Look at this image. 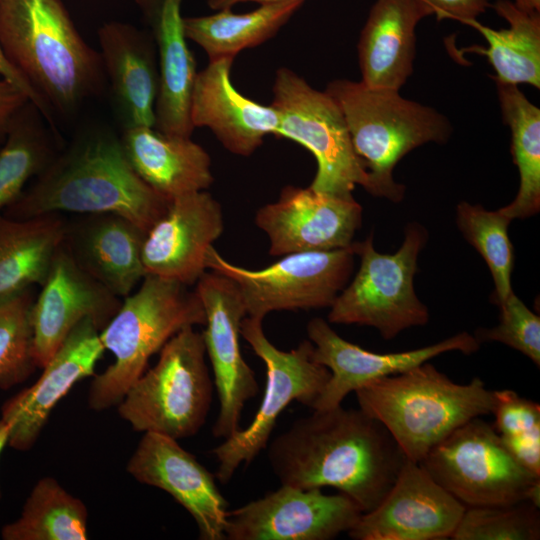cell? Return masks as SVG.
I'll list each match as a JSON object with an SVG mask.
<instances>
[{
    "instance_id": "7bdbcfd3",
    "label": "cell",
    "mask_w": 540,
    "mask_h": 540,
    "mask_svg": "<svg viewBox=\"0 0 540 540\" xmlns=\"http://www.w3.org/2000/svg\"><path fill=\"white\" fill-rule=\"evenodd\" d=\"M521 9L528 12H540V0H513Z\"/></svg>"
},
{
    "instance_id": "f35d334b",
    "label": "cell",
    "mask_w": 540,
    "mask_h": 540,
    "mask_svg": "<svg viewBox=\"0 0 540 540\" xmlns=\"http://www.w3.org/2000/svg\"><path fill=\"white\" fill-rule=\"evenodd\" d=\"M432 9L437 20L452 19L460 23L477 19L491 7L490 0H423Z\"/></svg>"
},
{
    "instance_id": "ba28073f",
    "label": "cell",
    "mask_w": 540,
    "mask_h": 540,
    "mask_svg": "<svg viewBox=\"0 0 540 540\" xmlns=\"http://www.w3.org/2000/svg\"><path fill=\"white\" fill-rule=\"evenodd\" d=\"M419 463L466 508L521 501L540 506V477L513 457L494 426L481 417L455 429Z\"/></svg>"
},
{
    "instance_id": "7c38bea8",
    "label": "cell",
    "mask_w": 540,
    "mask_h": 540,
    "mask_svg": "<svg viewBox=\"0 0 540 540\" xmlns=\"http://www.w3.org/2000/svg\"><path fill=\"white\" fill-rule=\"evenodd\" d=\"M356 254L353 244L326 251L295 252L262 269H247L223 258L211 246L206 268L232 280L247 316L264 319L273 311L330 307L348 284Z\"/></svg>"
},
{
    "instance_id": "5b68a950",
    "label": "cell",
    "mask_w": 540,
    "mask_h": 540,
    "mask_svg": "<svg viewBox=\"0 0 540 540\" xmlns=\"http://www.w3.org/2000/svg\"><path fill=\"white\" fill-rule=\"evenodd\" d=\"M325 92L344 115L353 149L368 173L367 192L376 197L401 201L405 187L393 178L396 164L421 145L448 142L453 132L444 114L402 97L399 90L337 79Z\"/></svg>"
},
{
    "instance_id": "277c9868",
    "label": "cell",
    "mask_w": 540,
    "mask_h": 540,
    "mask_svg": "<svg viewBox=\"0 0 540 540\" xmlns=\"http://www.w3.org/2000/svg\"><path fill=\"white\" fill-rule=\"evenodd\" d=\"M355 394L359 408L378 420L414 462L469 420L491 414L495 403L480 378L456 383L428 361L373 380Z\"/></svg>"
},
{
    "instance_id": "30bf717a",
    "label": "cell",
    "mask_w": 540,
    "mask_h": 540,
    "mask_svg": "<svg viewBox=\"0 0 540 540\" xmlns=\"http://www.w3.org/2000/svg\"><path fill=\"white\" fill-rule=\"evenodd\" d=\"M262 322L250 316L241 322V336L265 364L266 384L252 422L212 449L218 462L215 476L222 484L230 482L241 464L249 465L267 448L277 419L291 402L311 409L330 378L328 368L314 359L310 340L289 351L278 349L266 337Z\"/></svg>"
},
{
    "instance_id": "44dd1931",
    "label": "cell",
    "mask_w": 540,
    "mask_h": 540,
    "mask_svg": "<svg viewBox=\"0 0 540 540\" xmlns=\"http://www.w3.org/2000/svg\"><path fill=\"white\" fill-rule=\"evenodd\" d=\"M99 333L91 319L79 322L42 368L38 380L2 405L1 419L10 426V447L19 451L32 448L56 404L77 382L95 375L105 351Z\"/></svg>"
},
{
    "instance_id": "4fadbf2b",
    "label": "cell",
    "mask_w": 540,
    "mask_h": 540,
    "mask_svg": "<svg viewBox=\"0 0 540 540\" xmlns=\"http://www.w3.org/2000/svg\"><path fill=\"white\" fill-rule=\"evenodd\" d=\"M195 285L205 310L202 335L219 400L212 434L226 439L242 429L243 408L259 391L256 374L244 360L239 341L247 313L238 288L226 276L205 272Z\"/></svg>"
},
{
    "instance_id": "52a82bcc",
    "label": "cell",
    "mask_w": 540,
    "mask_h": 540,
    "mask_svg": "<svg viewBox=\"0 0 540 540\" xmlns=\"http://www.w3.org/2000/svg\"><path fill=\"white\" fill-rule=\"evenodd\" d=\"M214 389L202 332L188 326L167 341L156 364L129 388L118 413L136 432L180 440L203 427Z\"/></svg>"
},
{
    "instance_id": "e575fe53",
    "label": "cell",
    "mask_w": 540,
    "mask_h": 540,
    "mask_svg": "<svg viewBox=\"0 0 540 540\" xmlns=\"http://www.w3.org/2000/svg\"><path fill=\"white\" fill-rule=\"evenodd\" d=\"M34 287L0 296V389L26 381L37 368L33 351Z\"/></svg>"
},
{
    "instance_id": "6da1fadb",
    "label": "cell",
    "mask_w": 540,
    "mask_h": 540,
    "mask_svg": "<svg viewBox=\"0 0 540 540\" xmlns=\"http://www.w3.org/2000/svg\"><path fill=\"white\" fill-rule=\"evenodd\" d=\"M267 456L281 485L332 487L363 513L381 502L406 460L378 420L342 405L297 419L268 443Z\"/></svg>"
},
{
    "instance_id": "8fae6325",
    "label": "cell",
    "mask_w": 540,
    "mask_h": 540,
    "mask_svg": "<svg viewBox=\"0 0 540 540\" xmlns=\"http://www.w3.org/2000/svg\"><path fill=\"white\" fill-rule=\"evenodd\" d=\"M271 105L279 113L274 136L299 143L316 159L311 189L342 197L353 196L356 185L367 191L368 173L353 149L340 107L327 92L282 67L276 71Z\"/></svg>"
},
{
    "instance_id": "74e56055",
    "label": "cell",
    "mask_w": 540,
    "mask_h": 540,
    "mask_svg": "<svg viewBox=\"0 0 540 540\" xmlns=\"http://www.w3.org/2000/svg\"><path fill=\"white\" fill-rule=\"evenodd\" d=\"M500 321L493 328H479L474 335L482 343L496 341L528 357L540 366V318L512 293L500 306Z\"/></svg>"
},
{
    "instance_id": "60d3db41",
    "label": "cell",
    "mask_w": 540,
    "mask_h": 540,
    "mask_svg": "<svg viewBox=\"0 0 540 540\" xmlns=\"http://www.w3.org/2000/svg\"><path fill=\"white\" fill-rule=\"evenodd\" d=\"M0 76L11 81L13 84L23 90L29 97V99L42 111V106L38 96L26 82V80L13 68V66L7 61L4 54L0 49Z\"/></svg>"
},
{
    "instance_id": "4316f807",
    "label": "cell",
    "mask_w": 540,
    "mask_h": 540,
    "mask_svg": "<svg viewBox=\"0 0 540 540\" xmlns=\"http://www.w3.org/2000/svg\"><path fill=\"white\" fill-rule=\"evenodd\" d=\"M120 140L134 172L168 201L204 191L214 181L208 152L191 137L135 127L122 130Z\"/></svg>"
},
{
    "instance_id": "83f0119b",
    "label": "cell",
    "mask_w": 540,
    "mask_h": 540,
    "mask_svg": "<svg viewBox=\"0 0 540 540\" xmlns=\"http://www.w3.org/2000/svg\"><path fill=\"white\" fill-rule=\"evenodd\" d=\"M66 222L61 213L27 219L0 215V296L44 284Z\"/></svg>"
},
{
    "instance_id": "ab89813d",
    "label": "cell",
    "mask_w": 540,
    "mask_h": 540,
    "mask_svg": "<svg viewBox=\"0 0 540 540\" xmlns=\"http://www.w3.org/2000/svg\"><path fill=\"white\" fill-rule=\"evenodd\" d=\"M29 101L23 90L0 76V142L4 141L14 118Z\"/></svg>"
},
{
    "instance_id": "ac0fdd59",
    "label": "cell",
    "mask_w": 540,
    "mask_h": 540,
    "mask_svg": "<svg viewBox=\"0 0 540 540\" xmlns=\"http://www.w3.org/2000/svg\"><path fill=\"white\" fill-rule=\"evenodd\" d=\"M307 334L314 345V359L330 371V378L312 410L341 405L349 393L367 383L406 371L440 354L451 351L472 354L481 344L474 335L461 332L414 350L376 353L343 339L328 321L319 317L308 322Z\"/></svg>"
},
{
    "instance_id": "7402d4cb",
    "label": "cell",
    "mask_w": 540,
    "mask_h": 540,
    "mask_svg": "<svg viewBox=\"0 0 540 540\" xmlns=\"http://www.w3.org/2000/svg\"><path fill=\"white\" fill-rule=\"evenodd\" d=\"M97 38L107 89L122 130L154 127L159 68L151 31L111 21L98 29Z\"/></svg>"
},
{
    "instance_id": "d6986e66",
    "label": "cell",
    "mask_w": 540,
    "mask_h": 540,
    "mask_svg": "<svg viewBox=\"0 0 540 540\" xmlns=\"http://www.w3.org/2000/svg\"><path fill=\"white\" fill-rule=\"evenodd\" d=\"M223 230L222 207L206 190L170 200L143 241L146 275L196 284L206 272L207 251Z\"/></svg>"
},
{
    "instance_id": "5bb4252c",
    "label": "cell",
    "mask_w": 540,
    "mask_h": 540,
    "mask_svg": "<svg viewBox=\"0 0 540 540\" xmlns=\"http://www.w3.org/2000/svg\"><path fill=\"white\" fill-rule=\"evenodd\" d=\"M363 512L347 495L281 485L228 511V540H330L348 532Z\"/></svg>"
},
{
    "instance_id": "3957f363",
    "label": "cell",
    "mask_w": 540,
    "mask_h": 540,
    "mask_svg": "<svg viewBox=\"0 0 540 540\" xmlns=\"http://www.w3.org/2000/svg\"><path fill=\"white\" fill-rule=\"evenodd\" d=\"M0 49L55 127L107 90L100 53L82 37L63 0H0Z\"/></svg>"
},
{
    "instance_id": "b9f144b4",
    "label": "cell",
    "mask_w": 540,
    "mask_h": 540,
    "mask_svg": "<svg viewBox=\"0 0 540 540\" xmlns=\"http://www.w3.org/2000/svg\"><path fill=\"white\" fill-rule=\"evenodd\" d=\"M287 0H207V5L210 9L217 11L222 9H231L236 4L243 2H256L259 5L265 3L281 2Z\"/></svg>"
},
{
    "instance_id": "9c48e42d",
    "label": "cell",
    "mask_w": 540,
    "mask_h": 540,
    "mask_svg": "<svg viewBox=\"0 0 540 540\" xmlns=\"http://www.w3.org/2000/svg\"><path fill=\"white\" fill-rule=\"evenodd\" d=\"M426 240L425 229L411 223L401 247L393 254L375 250L372 234L362 242H353L360 267L330 306L328 322L373 327L384 339L425 325L429 312L417 297L413 280Z\"/></svg>"
},
{
    "instance_id": "4dcf8cb0",
    "label": "cell",
    "mask_w": 540,
    "mask_h": 540,
    "mask_svg": "<svg viewBox=\"0 0 540 540\" xmlns=\"http://www.w3.org/2000/svg\"><path fill=\"white\" fill-rule=\"evenodd\" d=\"M63 145L56 127L29 101L14 118L0 147V215Z\"/></svg>"
},
{
    "instance_id": "8d00e7d4",
    "label": "cell",
    "mask_w": 540,
    "mask_h": 540,
    "mask_svg": "<svg viewBox=\"0 0 540 540\" xmlns=\"http://www.w3.org/2000/svg\"><path fill=\"white\" fill-rule=\"evenodd\" d=\"M453 540H538L539 506L531 501L510 505L467 507Z\"/></svg>"
},
{
    "instance_id": "836d02e7",
    "label": "cell",
    "mask_w": 540,
    "mask_h": 540,
    "mask_svg": "<svg viewBox=\"0 0 540 540\" xmlns=\"http://www.w3.org/2000/svg\"><path fill=\"white\" fill-rule=\"evenodd\" d=\"M512 220L499 209L488 211L466 201L456 207V224L464 238L483 257L494 281L493 302L500 306L514 293L511 274L514 266L513 245L508 236Z\"/></svg>"
},
{
    "instance_id": "603a6c76",
    "label": "cell",
    "mask_w": 540,
    "mask_h": 540,
    "mask_svg": "<svg viewBox=\"0 0 540 540\" xmlns=\"http://www.w3.org/2000/svg\"><path fill=\"white\" fill-rule=\"evenodd\" d=\"M145 235L138 225L116 213L79 214L67 218L63 244L82 270L124 298L146 275Z\"/></svg>"
},
{
    "instance_id": "ffe728a7",
    "label": "cell",
    "mask_w": 540,
    "mask_h": 540,
    "mask_svg": "<svg viewBox=\"0 0 540 540\" xmlns=\"http://www.w3.org/2000/svg\"><path fill=\"white\" fill-rule=\"evenodd\" d=\"M122 299L82 270L62 243L32 308L33 351L43 368L70 331L91 319L101 331Z\"/></svg>"
},
{
    "instance_id": "8992f818",
    "label": "cell",
    "mask_w": 540,
    "mask_h": 540,
    "mask_svg": "<svg viewBox=\"0 0 540 540\" xmlns=\"http://www.w3.org/2000/svg\"><path fill=\"white\" fill-rule=\"evenodd\" d=\"M206 322L203 304L189 286L147 274L99 336L114 361L90 384L88 405L103 411L120 403L146 371L150 358L181 329Z\"/></svg>"
},
{
    "instance_id": "d590c367",
    "label": "cell",
    "mask_w": 540,
    "mask_h": 540,
    "mask_svg": "<svg viewBox=\"0 0 540 540\" xmlns=\"http://www.w3.org/2000/svg\"><path fill=\"white\" fill-rule=\"evenodd\" d=\"M493 393L495 430L513 457L540 477V405L513 390Z\"/></svg>"
},
{
    "instance_id": "1f68e13d",
    "label": "cell",
    "mask_w": 540,
    "mask_h": 540,
    "mask_svg": "<svg viewBox=\"0 0 540 540\" xmlns=\"http://www.w3.org/2000/svg\"><path fill=\"white\" fill-rule=\"evenodd\" d=\"M503 122L511 132V155L519 173L514 200L499 210L513 219H525L540 210V109L518 85L495 82Z\"/></svg>"
},
{
    "instance_id": "cb8c5ba5",
    "label": "cell",
    "mask_w": 540,
    "mask_h": 540,
    "mask_svg": "<svg viewBox=\"0 0 540 540\" xmlns=\"http://www.w3.org/2000/svg\"><path fill=\"white\" fill-rule=\"evenodd\" d=\"M232 58L210 61L197 72L190 117L196 127L209 128L231 153L250 156L265 136L275 135L279 113L243 96L231 82Z\"/></svg>"
},
{
    "instance_id": "2e32d148",
    "label": "cell",
    "mask_w": 540,
    "mask_h": 540,
    "mask_svg": "<svg viewBox=\"0 0 540 540\" xmlns=\"http://www.w3.org/2000/svg\"><path fill=\"white\" fill-rule=\"evenodd\" d=\"M361 222L362 207L353 196L296 186L284 187L278 200L262 206L255 216L272 256L350 247Z\"/></svg>"
},
{
    "instance_id": "7a4b0ae2",
    "label": "cell",
    "mask_w": 540,
    "mask_h": 540,
    "mask_svg": "<svg viewBox=\"0 0 540 540\" xmlns=\"http://www.w3.org/2000/svg\"><path fill=\"white\" fill-rule=\"evenodd\" d=\"M169 201L130 166L120 140L106 125L78 131L2 215L27 219L50 213L122 215L147 232Z\"/></svg>"
},
{
    "instance_id": "484cf974",
    "label": "cell",
    "mask_w": 540,
    "mask_h": 540,
    "mask_svg": "<svg viewBox=\"0 0 540 540\" xmlns=\"http://www.w3.org/2000/svg\"><path fill=\"white\" fill-rule=\"evenodd\" d=\"M137 1L150 23L157 50L159 91L154 128L170 135L191 137L195 128L190 103L197 70L184 33L182 0Z\"/></svg>"
},
{
    "instance_id": "f1b7e54d",
    "label": "cell",
    "mask_w": 540,
    "mask_h": 540,
    "mask_svg": "<svg viewBox=\"0 0 540 540\" xmlns=\"http://www.w3.org/2000/svg\"><path fill=\"white\" fill-rule=\"evenodd\" d=\"M491 7L508 28L495 30L477 19L463 24L478 31L488 47L468 46L462 51L485 56L495 71V82L529 84L540 88V12H528L511 0H496Z\"/></svg>"
},
{
    "instance_id": "ee69618b",
    "label": "cell",
    "mask_w": 540,
    "mask_h": 540,
    "mask_svg": "<svg viewBox=\"0 0 540 540\" xmlns=\"http://www.w3.org/2000/svg\"><path fill=\"white\" fill-rule=\"evenodd\" d=\"M9 435H10V426L8 423L0 419V455L5 448L6 445H8L9 441ZM0 498H1V490H0Z\"/></svg>"
},
{
    "instance_id": "f546056e",
    "label": "cell",
    "mask_w": 540,
    "mask_h": 540,
    "mask_svg": "<svg viewBox=\"0 0 540 540\" xmlns=\"http://www.w3.org/2000/svg\"><path fill=\"white\" fill-rule=\"evenodd\" d=\"M304 0L260 4L256 9L235 14L231 9L205 16L183 17L187 40L199 45L210 61L232 58L247 48L272 37L303 5Z\"/></svg>"
},
{
    "instance_id": "d4e9b609",
    "label": "cell",
    "mask_w": 540,
    "mask_h": 540,
    "mask_svg": "<svg viewBox=\"0 0 540 540\" xmlns=\"http://www.w3.org/2000/svg\"><path fill=\"white\" fill-rule=\"evenodd\" d=\"M432 14L423 0H376L357 44L361 81L400 90L413 72L416 27Z\"/></svg>"
},
{
    "instance_id": "d6a6232c",
    "label": "cell",
    "mask_w": 540,
    "mask_h": 540,
    "mask_svg": "<svg viewBox=\"0 0 540 540\" xmlns=\"http://www.w3.org/2000/svg\"><path fill=\"white\" fill-rule=\"evenodd\" d=\"M85 504L56 479L41 478L27 497L21 515L2 527L4 540H86Z\"/></svg>"
},
{
    "instance_id": "9a60e30c",
    "label": "cell",
    "mask_w": 540,
    "mask_h": 540,
    "mask_svg": "<svg viewBox=\"0 0 540 540\" xmlns=\"http://www.w3.org/2000/svg\"><path fill=\"white\" fill-rule=\"evenodd\" d=\"M465 509L419 462L406 459L381 502L347 533L354 540L450 539Z\"/></svg>"
},
{
    "instance_id": "e0dca14e",
    "label": "cell",
    "mask_w": 540,
    "mask_h": 540,
    "mask_svg": "<svg viewBox=\"0 0 540 540\" xmlns=\"http://www.w3.org/2000/svg\"><path fill=\"white\" fill-rule=\"evenodd\" d=\"M127 472L138 482L167 492L194 519L199 538L225 540L228 503L216 476L178 440L146 432L131 455Z\"/></svg>"
}]
</instances>
